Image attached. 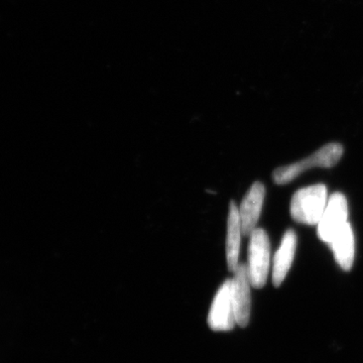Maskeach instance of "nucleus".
Listing matches in <instances>:
<instances>
[{
	"instance_id": "obj_10",
	"label": "nucleus",
	"mask_w": 363,
	"mask_h": 363,
	"mask_svg": "<svg viewBox=\"0 0 363 363\" xmlns=\"http://www.w3.org/2000/svg\"><path fill=\"white\" fill-rule=\"evenodd\" d=\"M328 245L333 252L339 267L343 271H350L353 266V262H354L355 241L354 234H353L352 227H351L350 222H347L334 235Z\"/></svg>"
},
{
	"instance_id": "obj_9",
	"label": "nucleus",
	"mask_w": 363,
	"mask_h": 363,
	"mask_svg": "<svg viewBox=\"0 0 363 363\" xmlns=\"http://www.w3.org/2000/svg\"><path fill=\"white\" fill-rule=\"evenodd\" d=\"M241 234L242 227L240 218L238 205L231 201L229 205L228 218H227L226 259L227 267L230 272L238 267L240 259Z\"/></svg>"
},
{
	"instance_id": "obj_8",
	"label": "nucleus",
	"mask_w": 363,
	"mask_h": 363,
	"mask_svg": "<svg viewBox=\"0 0 363 363\" xmlns=\"http://www.w3.org/2000/svg\"><path fill=\"white\" fill-rule=\"evenodd\" d=\"M296 248H297V235L293 229H289L281 240V245L272 262V284L274 286H281L285 281L286 274L293 264Z\"/></svg>"
},
{
	"instance_id": "obj_7",
	"label": "nucleus",
	"mask_w": 363,
	"mask_h": 363,
	"mask_svg": "<svg viewBox=\"0 0 363 363\" xmlns=\"http://www.w3.org/2000/svg\"><path fill=\"white\" fill-rule=\"evenodd\" d=\"M264 197H266V188L264 184L255 182L243 198L240 207L238 208L242 233L245 236H250L255 229L257 228V222L262 213Z\"/></svg>"
},
{
	"instance_id": "obj_3",
	"label": "nucleus",
	"mask_w": 363,
	"mask_h": 363,
	"mask_svg": "<svg viewBox=\"0 0 363 363\" xmlns=\"http://www.w3.org/2000/svg\"><path fill=\"white\" fill-rule=\"evenodd\" d=\"M247 264L250 283L255 289L266 285L271 264V242L264 229L257 228L250 234Z\"/></svg>"
},
{
	"instance_id": "obj_2",
	"label": "nucleus",
	"mask_w": 363,
	"mask_h": 363,
	"mask_svg": "<svg viewBox=\"0 0 363 363\" xmlns=\"http://www.w3.org/2000/svg\"><path fill=\"white\" fill-rule=\"evenodd\" d=\"M328 193L323 184L297 191L291 201L290 212L294 220L307 225H318L328 202Z\"/></svg>"
},
{
	"instance_id": "obj_6",
	"label": "nucleus",
	"mask_w": 363,
	"mask_h": 363,
	"mask_svg": "<svg viewBox=\"0 0 363 363\" xmlns=\"http://www.w3.org/2000/svg\"><path fill=\"white\" fill-rule=\"evenodd\" d=\"M233 274V279H231L236 323L240 327H247L250 317V286H252L248 276L247 264H238Z\"/></svg>"
},
{
	"instance_id": "obj_4",
	"label": "nucleus",
	"mask_w": 363,
	"mask_h": 363,
	"mask_svg": "<svg viewBox=\"0 0 363 363\" xmlns=\"http://www.w3.org/2000/svg\"><path fill=\"white\" fill-rule=\"evenodd\" d=\"M213 331H230L238 325L233 298V279H226L215 295L208 316Z\"/></svg>"
},
{
	"instance_id": "obj_5",
	"label": "nucleus",
	"mask_w": 363,
	"mask_h": 363,
	"mask_svg": "<svg viewBox=\"0 0 363 363\" xmlns=\"http://www.w3.org/2000/svg\"><path fill=\"white\" fill-rule=\"evenodd\" d=\"M348 203L342 193H334L327 202L318 223V236L328 245L336 233L348 222Z\"/></svg>"
},
{
	"instance_id": "obj_1",
	"label": "nucleus",
	"mask_w": 363,
	"mask_h": 363,
	"mask_svg": "<svg viewBox=\"0 0 363 363\" xmlns=\"http://www.w3.org/2000/svg\"><path fill=\"white\" fill-rule=\"evenodd\" d=\"M342 156L343 147L340 143H328L302 161L277 169L272 173V180L278 185H286L309 169L332 168Z\"/></svg>"
}]
</instances>
